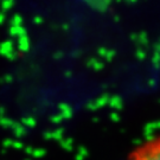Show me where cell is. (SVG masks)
Wrapping results in <instances>:
<instances>
[{
	"label": "cell",
	"instance_id": "6da1fadb",
	"mask_svg": "<svg viewBox=\"0 0 160 160\" xmlns=\"http://www.w3.org/2000/svg\"><path fill=\"white\" fill-rule=\"evenodd\" d=\"M127 160H160V135H155L138 145Z\"/></svg>",
	"mask_w": 160,
	"mask_h": 160
}]
</instances>
